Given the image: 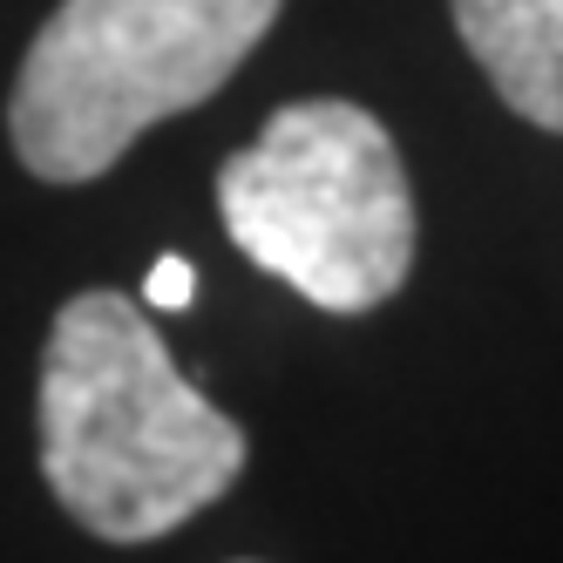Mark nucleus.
Wrapping results in <instances>:
<instances>
[{
    "label": "nucleus",
    "mask_w": 563,
    "mask_h": 563,
    "mask_svg": "<svg viewBox=\"0 0 563 563\" xmlns=\"http://www.w3.org/2000/svg\"><path fill=\"white\" fill-rule=\"evenodd\" d=\"M245 434L197 394L150 312L123 292H75L42 346V475L102 543H150L211 509Z\"/></svg>",
    "instance_id": "obj_1"
},
{
    "label": "nucleus",
    "mask_w": 563,
    "mask_h": 563,
    "mask_svg": "<svg viewBox=\"0 0 563 563\" xmlns=\"http://www.w3.org/2000/svg\"><path fill=\"white\" fill-rule=\"evenodd\" d=\"M278 0H62L8 96V136L42 184H89L164 115L211 102Z\"/></svg>",
    "instance_id": "obj_2"
},
{
    "label": "nucleus",
    "mask_w": 563,
    "mask_h": 563,
    "mask_svg": "<svg viewBox=\"0 0 563 563\" xmlns=\"http://www.w3.org/2000/svg\"><path fill=\"white\" fill-rule=\"evenodd\" d=\"M231 245L319 312H374L415 265V190L360 102H286L218 170Z\"/></svg>",
    "instance_id": "obj_3"
},
{
    "label": "nucleus",
    "mask_w": 563,
    "mask_h": 563,
    "mask_svg": "<svg viewBox=\"0 0 563 563\" xmlns=\"http://www.w3.org/2000/svg\"><path fill=\"white\" fill-rule=\"evenodd\" d=\"M455 27L522 123L563 136V0H455Z\"/></svg>",
    "instance_id": "obj_4"
},
{
    "label": "nucleus",
    "mask_w": 563,
    "mask_h": 563,
    "mask_svg": "<svg viewBox=\"0 0 563 563\" xmlns=\"http://www.w3.org/2000/svg\"><path fill=\"white\" fill-rule=\"evenodd\" d=\"M190 292H197V272H190V258H156L150 265V278H143V299L156 306V312H184L190 306Z\"/></svg>",
    "instance_id": "obj_5"
}]
</instances>
